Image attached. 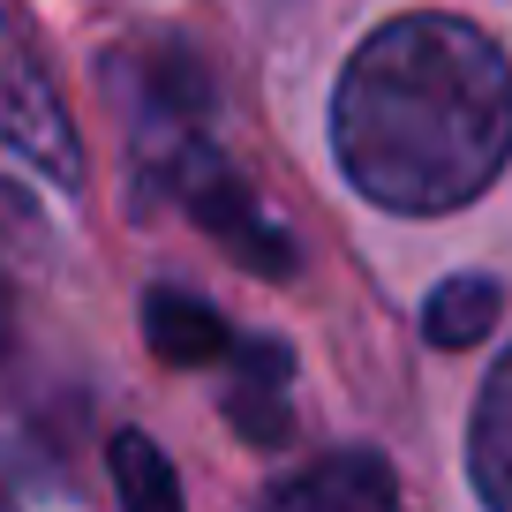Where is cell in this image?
<instances>
[{
    "label": "cell",
    "mask_w": 512,
    "mask_h": 512,
    "mask_svg": "<svg viewBox=\"0 0 512 512\" xmlns=\"http://www.w3.org/2000/svg\"><path fill=\"white\" fill-rule=\"evenodd\" d=\"M159 174H166V189L189 204V219L204 226L226 256H241V264H249V272H264V279H287V272H294V241L279 234V219L256 204V189H249V181H241L211 144H196V136L166 144V166H159Z\"/></svg>",
    "instance_id": "obj_2"
},
{
    "label": "cell",
    "mask_w": 512,
    "mask_h": 512,
    "mask_svg": "<svg viewBox=\"0 0 512 512\" xmlns=\"http://www.w3.org/2000/svg\"><path fill=\"white\" fill-rule=\"evenodd\" d=\"M113 482H121V505L128 512H181L174 460H166L144 430H121V437H113Z\"/></svg>",
    "instance_id": "obj_9"
},
{
    "label": "cell",
    "mask_w": 512,
    "mask_h": 512,
    "mask_svg": "<svg viewBox=\"0 0 512 512\" xmlns=\"http://www.w3.org/2000/svg\"><path fill=\"white\" fill-rule=\"evenodd\" d=\"M490 324H497V279H482V272L445 279L430 294V309H422V332L437 347H475V339H490Z\"/></svg>",
    "instance_id": "obj_8"
},
{
    "label": "cell",
    "mask_w": 512,
    "mask_h": 512,
    "mask_svg": "<svg viewBox=\"0 0 512 512\" xmlns=\"http://www.w3.org/2000/svg\"><path fill=\"white\" fill-rule=\"evenodd\" d=\"M144 332H151V354H159V362H181V369H204V362H226V354H234L226 317L204 309V302H189V294H151Z\"/></svg>",
    "instance_id": "obj_7"
},
{
    "label": "cell",
    "mask_w": 512,
    "mask_h": 512,
    "mask_svg": "<svg viewBox=\"0 0 512 512\" xmlns=\"http://www.w3.org/2000/svg\"><path fill=\"white\" fill-rule=\"evenodd\" d=\"M0 144L16 151V159H31L46 181H61V189L83 174L76 128H68L53 83L38 76V61L23 53V38H16V23H8V16H0Z\"/></svg>",
    "instance_id": "obj_3"
},
{
    "label": "cell",
    "mask_w": 512,
    "mask_h": 512,
    "mask_svg": "<svg viewBox=\"0 0 512 512\" xmlns=\"http://www.w3.org/2000/svg\"><path fill=\"white\" fill-rule=\"evenodd\" d=\"M332 151L384 211H460L512 159V61L467 16H392L354 46L332 98Z\"/></svg>",
    "instance_id": "obj_1"
},
{
    "label": "cell",
    "mask_w": 512,
    "mask_h": 512,
    "mask_svg": "<svg viewBox=\"0 0 512 512\" xmlns=\"http://www.w3.org/2000/svg\"><path fill=\"white\" fill-rule=\"evenodd\" d=\"M264 512H400V490L377 452H332V460L279 482Z\"/></svg>",
    "instance_id": "obj_4"
},
{
    "label": "cell",
    "mask_w": 512,
    "mask_h": 512,
    "mask_svg": "<svg viewBox=\"0 0 512 512\" xmlns=\"http://www.w3.org/2000/svg\"><path fill=\"white\" fill-rule=\"evenodd\" d=\"M234 384H226V415L241 437L279 445L287 437V347L279 339H234Z\"/></svg>",
    "instance_id": "obj_5"
},
{
    "label": "cell",
    "mask_w": 512,
    "mask_h": 512,
    "mask_svg": "<svg viewBox=\"0 0 512 512\" xmlns=\"http://www.w3.org/2000/svg\"><path fill=\"white\" fill-rule=\"evenodd\" d=\"M8 324H16V309H8V287H0V347H8Z\"/></svg>",
    "instance_id": "obj_10"
},
{
    "label": "cell",
    "mask_w": 512,
    "mask_h": 512,
    "mask_svg": "<svg viewBox=\"0 0 512 512\" xmlns=\"http://www.w3.org/2000/svg\"><path fill=\"white\" fill-rule=\"evenodd\" d=\"M467 460H475V490L490 512H512V347L497 354L490 384L475 400V430H467Z\"/></svg>",
    "instance_id": "obj_6"
}]
</instances>
